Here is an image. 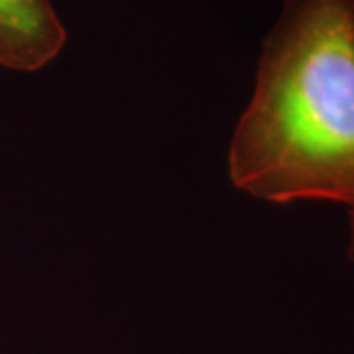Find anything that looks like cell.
I'll list each match as a JSON object with an SVG mask.
<instances>
[{
    "mask_svg": "<svg viewBox=\"0 0 354 354\" xmlns=\"http://www.w3.org/2000/svg\"><path fill=\"white\" fill-rule=\"evenodd\" d=\"M346 254L354 262V211H348V246H346Z\"/></svg>",
    "mask_w": 354,
    "mask_h": 354,
    "instance_id": "cell-3",
    "label": "cell"
},
{
    "mask_svg": "<svg viewBox=\"0 0 354 354\" xmlns=\"http://www.w3.org/2000/svg\"><path fill=\"white\" fill-rule=\"evenodd\" d=\"M232 185L354 211V0H286L228 148Z\"/></svg>",
    "mask_w": 354,
    "mask_h": 354,
    "instance_id": "cell-1",
    "label": "cell"
},
{
    "mask_svg": "<svg viewBox=\"0 0 354 354\" xmlns=\"http://www.w3.org/2000/svg\"><path fill=\"white\" fill-rule=\"evenodd\" d=\"M65 41L51 0H0V67L36 73L57 59Z\"/></svg>",
    "mask_w": 354,
    "mask_h": 354,
    "instance_id": "cell-2",
    "label": "cell"
}]
</instances>
